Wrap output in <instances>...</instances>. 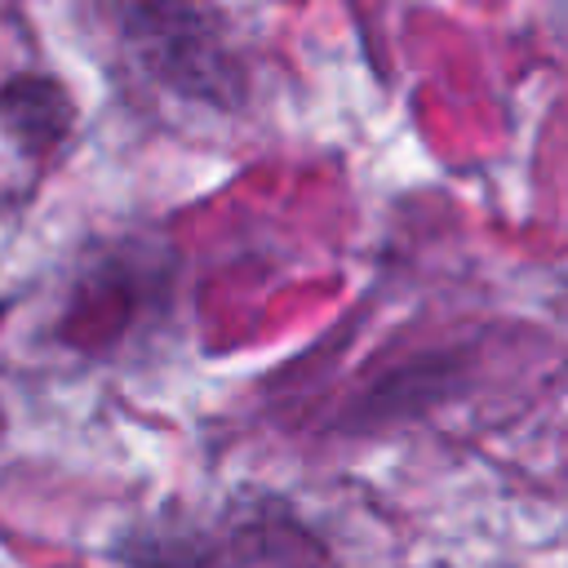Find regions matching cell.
<instances>
[{
  "label": "cell",
  "mask_w": 568,
  "mask_h": 568,
  "mask_svg": "<svg viewBox=\"0 0 568 568\" xmlns=\"http://www.w3.org/2000/svg\"><path fill=\"white\" fill-rule=\"evenodd\" d=\"M124 568H333L324 537L284 497H235L217 510H169L133 528Z\"/></svg>",
  "instance_id": "obj_1"
},
{
  "label": "cell",
  "mask_w": 568,
  "mask_h": 568,
  "mask_svg": "<svg viewBox=\"0 0 568 568\" xmlns=\"http://www.w3.org/2000/svg\"><path fill=\"white\" fill-rule=\"evenodd\" d=\"M115 22L133 62L169 93L226 111L244 102V62L222 27V13L186 4H129L115 9Z\"/></svg>",
  "instance_id": "obj_2"
},
{
  "label": "cell",
  "mask_w": 568,
  "mask_h": 568,
  "mask_svg": "<svg viewBox=\"0 0 568 568\" xmlns=\"http://www.w3.org/2000/svg\"><path fill=\"white\" fill-rule=\"evenodd\" d=\"M0 120H4V129L18 142L44 151V146H53L67 133V124H71V98H67V89L58 80L18 75V80H9L0 89Z\"/></svg>",
  "instance_id": "obj_3"
}]
</instances>
